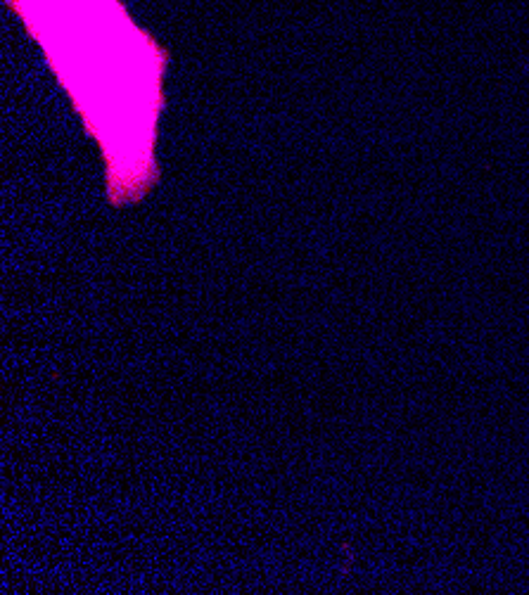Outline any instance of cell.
<instances>
[{
    "instance_id": "1",
    "label": "cell",
    "mask_w": 529,
    "mask_h": 595,
    "mask_svg": "<svg viewBox=\"0 0 529 595\" xmlns=\"http://www.w3.org/2000/svg\"><path fill=\"white\" fill-rule=\"evenodd\" d=\"M43 47L83 126L98 140L114 207L157 183V119L169 50L133 22L122 0H5Z\"/></svg>"
}]
</instances>
